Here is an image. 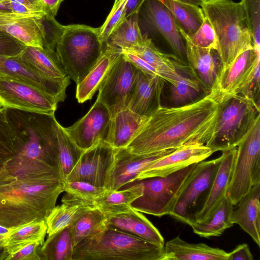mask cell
<instances>
[{"label": "cell", "instance_id": "cell-1", "mask_svg": "<svg viewBox=\"0 0 260 260\" xmlns=\"http://www.w3.org/2000/svg\"><path fill=\"white\" fill-rule=\"evenodd\" d=\"M63 191L57 167L14 157L0 168V225L14 229L45 220Z\"/></svg>", "mask_w": 260, "mask_h": 260}, {"label": "cell", "instance_id": "cell-28", "mask_svg": "<svg viewBox=\"0 0 260 260\" xmlns=\"http://www.w3.org/2000/svg\"><path fill=\"white\" fill-rule=\"evenodd\" d=\"M228 253L204 243H190L179 236L164 245L162 260H228Z\"/></svg>", "mask_w": 260, "mask_h": 260}, {"label": "cell", "instance_id": "cell-27", "mask_svg": "<svg viewBox=\"0 0 260 260\" xmlns=\"http://www.w3.org/2000/svg\"><path fill=\"white\" fill-rule=\"evenodd\" d=\"M148 117L125 108L111 117L104 141L114 149L126 148L138 135Z\"/></svg>", "mask_w": 260, "mask_h": 260}, {"label": "cell", "instance_id": "cell-38", "mask_svg": "<svg viewBox=\"0 0 260 260\" xmlns=\"http://www.w3.org/2000/svg\"><path fill=\"white\" fill-rule=\"evenodd\" d=\"M106 217L97 208L91 209L81 216L70 226L74 247L102 231L106 227Z\"/></svg>", "mask_w": 260, "mask_h": 260}, {"label": "cell", "instance_id": "cell-42", "mask_svg": "<svg viewBox=\"0 0 260 260\" xmlns=\"http://www.w3.org/2000/svg\"><path fill=\"white\" fill-rule=\"evenodd\" d=\"M17 152V145L5 109L2 108L0 109V167L15 157Z\"/></svg>", "mask_w": 260, "mask_h": 260}, {"label": "cell", "instance_id": "cell-26", "mask_svg": "<svg viewBox=\"0 0 260 260\" xmlns=\"http://www.w3.org/2000/svg\"><path fill=\"white\" fill-rule=\"evenodd\" d=\"M106 217L107 226L132 234L160 247H164L162 236L141 212L131 208L126 212Z\"/></svg>", "mask_w": 260, "mask_h": 260}, {"label": "cell", "instance_id": "cell-9", "mask_svg": "<svg viewBox=\"0 0 260 260\" xmlns=\"http://www.w3.org/2000/svg\"><path fill=\"white\" fill-rule=\"evenodd\" d=\"M260 182V116L237 147L226 197L235 205Z\"/></svg>", "mask_w": 260, "mask_h": 260}, {"label": "cell", "instance_id": "cell-25", "mask_svg": "<svg viewBox=\"0 0 260 260\" xmlns=\"http://www.w3.org/2000/svg\"><path fill=\"white\" fill-rule=\"evenodd\" d=\"M215 51L197 46L186 39V60L190 71L207 93L213 87L221 67L219 57L217 58L214 53Z\"/></svg>", "mask_w": 260, "mask_h": 260}, {"label": "cell", "instance_id": "cell-30", "mask_svg": "<svg viewBox=\"0 0 260 260\" xmlns=\"http://www.w3.org/2000/svg\"><path fill=\"white\" fill-rule=\"evenodd\" d=\"M116 190H107L94 203L106 216L124 213L131 209V204L143 194V186L140 180L135 181Z\"/></svg>", "mask_w": 260, "mask_h": 260}, {"label": "cell", "instance_id": "cell-21", "mask_svg": "<svg viewBox=\"0 0 260 260\" xmlns=\"http://www.w3.org/2000/svg\"><path fill=\"white\" fill-rule=\"evenodd\" d=\"M165 80L138 70L127 108L144 117L150 116L161 105Z\"/></svg>", "mask_w": 260, "mask_h": 260}, {"label": "cell", "instance_id": "cell-24", "mask_svg": "<svg viewBox=\"0 0 260 260\" xmlns=\"http://www.w3.org/2000/svg\"><path fill=\"white\" fill-rule=\"evenodd\" d=\"M121 54V49L106 44L95 63L83 79L77 84L76 98L79 103H83L93 97Z\"/></svg>", "mask_w": 260, "mask_h": 260}, {"label": "cell", "instance_id": "cell-40", "mask_svg": "<svg viewBox=\"0 0 260 260\" xmlns=\"http://www.w3.org/2000/svg\"><path fill=\"white\" fill-rule=\"evenodd\" d=\"M107 190L104 187L94 185L84 181L64 182V191L68 197L95 207L94 203Z\"/></svg>", "mask_w": 260, "mask_h": 260}, {"label": "cell", "instance_id": "cell-51", "mask_svg": "<svg viewBox=\"0 0 260 260\" xmlns=\"http://www.w3.org/2000/svg\"><path fill=\"white\" fill-rule=\"evenodd\" d=\"M44 12L48 15L55 17L63 0H39Z\"/></svg>", "mask_w": 260, "mask_h": 260}, {"label": "cell", "instance_id": "cell-46", "mask_svg": "<svg viewBox=\"0 0 260 260\" xmlns=\"http://www.w3.org/2000/svg\"><path fill=\"white\" fill-rule=\"evenodd\" d=\"M260 61L254 66L251 73L244 84L238 90L237 94L243 95L259 106Z\"/></svg>", "mask_w": 260, "mask_h": 260}, {"label": "cell", "instance_id": "cell-31", "mask_svg": "<svg viewBox=\"0 0 260 260\" xmlns=\"http://www.w3.org/2000/svg\"><path fill=\"white\" fill-rule=\"evenodd\" d=\"M19 56L31 68L47 78L60 80L68 76L55 50L26 46Z\"/></svg>", "mask_w": 260, "mask_h": 260}, {"label": "cell", "instance_id": "cell-53", "mask_svg": "<svg viewBox=\"0 0 260 260\" xmlns=\"http://www.w3.org/2000/svg\"><path fill=\"white\" fill-rule=\"evenodd\" d=\"M37 11L44 13L39 0H13ZM46 14V13H45Z\"/></svg>", "mask_w": 260, "mask_h": 260}, {"label": "cell", "instance_id": "cell-11", "mask_svg": "<svg viewBox=\"0 0 260 260\" xmlns=\"http://www.w3.org/2000/svg\"><path fill=\"white\" fill-rule=\"evenodd\" d=\"M142 35L162 41L182 63L186 59V37L169 10L159 0H145L138 12Z\"/></svg>", "mask_w": 260, "mask_h": 260}, {"label": "cell", "instance_id": "cell-35", "mask_svg": "<svg viewBox=\"0 0 260 260\" xmlns=\"http://www.w3.org/2000/svg\"><path fill=\"white\" fill-rule=\"evenodd\" d=\"M47 229L45 220L32 222L12 229L4 247L7 256L32 242H38L43 245Z\"/></svg>", "mask_w": 260, "mask_h": 260}, {"label": "cell", "instance_id": "cell-49", "mask_svg": "<svg viewBox=\"0 0 260 260\" xmlns=\"http://www.w3.org/2000/svg\"><path fill=\"white\" fill-rule=\"evenodd\" d=\"M253 259V255L248 244L246 243L237 246L232 252L228 253V260Z\"/></svg>", "mask_w": 260, "mask_h": 260}, {"label": "cell", "instance_id": "cell-54", "mask_svg": "<svg viewBox=\"0 0 260 260\" xmlns=\"http://www.w3.org/2000/svg\"><path fill=\"white\" fill-rule=\"evenodd\" d=\"M0 13H11L7 0H0Z\"/></svg>", "mask_w": 260, "mask_h": 260}, {"label": "cell", "instance_id": "cell-18", "mask_svg": "<svg viewBox=\"0 0 260 260\" xmlns=\"http://www.w3.org/2000/svg\"><path fill=\"white\" fill-rule=\"evenodd\" d=\"M0 75L9 76L39 88L56 99L63 102L66 91L70 83V77L55 80L39 73L25 63L18 55L0 56Z\"/></svg>", "mask_w": 260, "mask_h": 260}, {"label": "cell", "instance_id": "cell-32", "mask_svg": "<svg viewBox=\"0 0 260 260\" xmlns=\"http://www.w3.org/2000/svg\"><path fill=\"white\" fill-rule=\"evenodd\" d=\"M62 204L55 206L45 219L48 236L72 225L87 211L96 208L64 194Z\"/></svg>", "mask_w": 260, "mask_h": 260}, {"label": "cell", "instance_id": "cell-12", "mask_svg": "<svg viewBox=\"0 0 260 260\" xmlns=\"http://www.w3.org/2000/svg\"><path fill=\"white\" fill-rule=\"evenodd\" d=\"M59 102L52 96L21 80L0 75V107L53 114Z\"/></svg>", "mask_w": 260, "mask_h": 260}, {"label": "cell", "instance_id": "cell-19", "mask_svg": "<svg viewBox=\"0 0 260 260\" xmlns=\"http://www.w3.org/2000/svg\"><path fill=\"white\" fill-rule=\"evenodd\" d=\"M214 151L204 144H193L176 149L153 162L136 177L135 181L166 177L190 165L205 160Z\"/></svg>", "mask_w": 260, "mask_h": 260}, {"label": "cell", "instance_id": "cell-37", "mask_svg": "<svg viewBox=\"0 0 260 260\" xmlns=\"http://www.w3.org/2000/svg\"><path fill=\"white\" fill-rule=\"evenodd\" d=\"M74 244L70 226L48 236L40 247L41 259L72 260Z\"/></svg>", "mask_w": 260, "mask_h": 260}, {"label": "cell", "instance_id": "cell-41", "mask_svg": "<svg viewBox=\"0 0 260 260\" xmlns=\"http://www.w3.org/2000/svg\"><path fill=\"white\" fill-rule=\"evenodd\" d=\"M201 84L196 79L183 77L171 84L170 87L171 102L176 106L191 102L201 92Z\"/></svg>", "mask_w": 260, "mask_h": 260}, {"label": "cell", "instance_id": "cell-8", "mask_svg": "<svg viewBox=\"0 0 260 260\" xmlns=\"http://www.w3.org/2000/svg\"><path fill=\"white\" fill-rule=\"evenodd\" d=\"M198 163L166 177L140 180L143 186V194L131 204V207L155 216L170 215L191 179Z\"/></svg>", "mask_w": 260, "mask_h": 260}, {"label": "cell", "instance_id": "cell-52", "mask_svg": "<svg viewBox=\"0 0 260 260\" xmlns=\"http://www.w3.org/2000/svg\"><path fill=\"white\" fill-rule=\"evenodd\" d=\"M145 0H127L125 7V19L134 14L138 13Z\"/></svg>", "mask_w": 260, "mask_h": 260}, {"label": "cell", "instance_id": "cell-7", "mask_svg": "<svg viewBox=\"0 0 260 260\" xmlns=\"http://www.w3.org/2000/svg\"><path fill=\"white\" fill-rule=\"evenodd\" d=\"M260 116L259 106L239 94L222 96L212 135L205 144L214 152L236 148Z\"/></svg>", "mask_w": 260, "mask_h": 260}, {"label": "cell", "instance_id": "cell-23", "mask_svg": "<svg viewBox=\"0 0 260 260\" xmlns=\"http://www.w3.org/2000/svg\"><path fill=\"white\" fill-rule=\"evenodd\" d=\"M260 182L233 205L232 224H238L260 247Z\"/></svg>", "mask_w": 260, "mask_h": 260}, {"label": "cell", "instance_id": "cell-58", "mask_svg": "<svg viewBox=\"0 0 260 260\" xmlns=\"http://www.w3.org/2000/svg\"><path fill=\"white\" fill-rule=\"evenodd\" d=\"M7 256L4 247H0V260H5Z\"/></svg>", "mask_w": 260, "mask_h": 260}, {"label": "cell", "instance_id": "cell-55", "mask_svg": "<svg viewBox=\"0 0 260 260\" xmlns=\"http://www.w3.org/2000/svg\"><path fill=\"white\" fill-rule=\"evenodd\" d=\"M177 1H178L179 2H182L184 3H186V4L196 6H199L200 7L202 5L203 2H204V0H177Z\"/></svg>", "mask_w": 260, "mask_h": 260}, {"label": "cell", "instance_id": "cell-36", "mask_svg": "<svg viewBox=\"0 0 260 260\" xmlns=\"http://www.w3.org/2000/svg\"><path fill=\"white\" fill-rule=\"evenodd\" d=\"M146 36L142 35L138 13L126 18L108 38L106 44L121 49H132L145 43Z\"/></svg>", "mask_w": 260, "mask_h": 260}, {"label": "cell", "instance_id": "cell-2", "mask_svg": "<svg viewBox=\"0 0 260 260\" xmlns=\"http://www.w3.org/2000/svg\"><path fill=\"white\" fill-rule=\"evenodd\" d=\"M221 98L211 90L186 104L161 105L147 117L126 148L136 154H150L189 144L205 145L212 135Z\"/></svg>", "mask_w": 260, "mask_h": 260}, {"label": "cell", "instance_id": "cell-22", "mask_svg": "<svg viewBox=\"0 0 260 260\" xmlns=\"http://www.w3.org/2000/svg\"><path fill=\"white\" fill-rule=\"evenodd\" d=\"M236 153L237 147L222 152L219 168L207 198L202 207L194 214L192 220L190 221L204 222L207 220L226 197Z\"/></svg>", "mask_w": 260, "mask_h": 260}, {"label": "cell", "instance_id": "cell-17", "mask_svg": "<svg viewBox=\"0 0 260 260\" xmlns=\"http://www.w3.org/2000/svg\"><path fill=\"white\" fill-rule=\"evenodd\" d=\"M111 118L107 108L96 100L83 117L64 129L76 145L84 151L104 141Z\"/></svg>", "mask_w": 260, "mask_h": 260}, {"label": "cell", "instance_id": "cell-33", "mask_svg": "<svg viewBox=\"0 0 260 260\" xmlns=\"http://www.w3.org/2000/svg\"><path fill=\"white\" fill-rule=\"evenodd\" d=\"M233 205L226 196L207 220L204 222L192 221L187 224L201 237L208 238L220 236L226 229L234 225L231 222Z\"/></svg>", "mask_w": 260, "mask_h": 260}, {"label": "cell", "instance_id": "cell-47", "mask_svg": "<svg viewBox=\"0 0 260 260\" xmlns=\"http://www.w3.org/2000/svg\"><path fill=\"white\" fill-rule=\"evenodd\" d=\"M25 45L0 29V56H14L19 55Z\"/></svg>", "mask_w": 260, "mask_h": 260}, {"label": "cell", "instance_id": "cell-5", "mask_svg": "<svg viewBox=\"0 0 260 260\" xmlns=\"http://www.w3.org/2000/svg\"><path fill=\"white\" fill-rule=\"evenodd\" d=\"M164 247L106 225L73 250L72 260H162Z\"/></svg>", "mask_w": 260, "mask_h": 260}, {"label": "cell", "instance_id": "cell-45", "mask_svg": "<svg viewBox=\"0 0 260 260\" xmlns=\"http://www.w3.org/2000/svg\"><path fill=\"white\" fill-rule=\"evenodd\" d=\"M186 39L197 46L216 50L217 40L214 30L209 19L205 16L196 32Z\"/></svg>", "mask_w": 260, "mask_h": 260}, {"label": "cell", "instance_id": "cell-15", "mask_svg": "<svg viewBox=\"0 0 260 260\" xmlns=\"http://www.w3.org/2000/svg\"><path fill=\"white\" fill-rule=\"evenodd\" d=\"M175 149L150 154H138L126 148L116 149L108 171L104 187L108 190L120 189L135 181L137 175L148 166Z\"/></svg>", "mask_w": 260, "mask_h": 260}, {"label": "cell", "instance_id": "cell-56", "mask_svg": "<svg viewBox=\"0 0 260 260\" xmlns=\"http://www.w3.org/2000/svg\"><path fill=\"white\" fill-rule=\"evenodd\" d=\"M11 229L7 228L6 227H5L4 226L0 225V234L1 235H9V234L11 231Z\"/></svg>", "mask_w": 260, "mask_h": 260}, {"label": "cell", "instance_id": "cell-59", "mask_svg": "<svg viewBox=\"0 0 260 260\" xmlns=\"http://www.w3.org/2000/svg\"><path fill=\"white\" fill-rule=\"evenodd\" d=\"M2 108L0 107V109H1Z\"/></svg>", "mask_w": 260, "mask_h": 260}, {"label": "cell", "instance_id": "cell-10", "mask_svg": "<svg viewBox=\"0 0 260 260\" xmlns=\"http://www.w3.org/2000/svg\"><path fill=\"white\" fill-rule=\"evenodd\" d=\"M64 25L47 14L25 15L0 13V29L26 46L55 50Z\"/></svg>", "mask_w": 260, "mask_h": 260}, {"label": "cell", "instance_id": "cell-48", "mask_svg": "<svg viewBox=\"0 0 260 260\" xmlns=\"http://www.w3.org/2000/svg\"><path fill=\"white\" fill-rule=\"evenodd\" d=\"M42 245L38 242L29 243L17 251L8 254L5 260H41L39 250Z\"/></svg>", "mask_w": 260, "mask_h": 260}, {"label": "cell", "instance_id": "cell-50", "mask_svg": "<svg viewBox=\"0 0 260 260\" xmlns=\"http://www.w3.org/2000/svg\"><path fill=\"white\" fill-rule=\"evenodd\" d=\"M11 13L25 15L39 16L46 14L37 11L13 0H7Z\"/></svg>", "mask_w": 260, "mask_h": 260}, {"label": "cell", "instance_id": "cell-43", "mask_svg": "<svg viewBox=\"0 0 260 260\" xmlns=\"http://www.w3.org/2000/svg\"><path fill=\"white\" fill-rule=\"evenodd\" d=\"M127 0H115L113 6L103 24L99 27V37L106 45L111 34L125 19V7Z\"/></svg>", "mask_w": 260, "mask_h": 260}, {"label": "cell", "instance_id": "cell-14", "mask_svg": "<svg viewBox=\"0 0 260 260\" xmlns=\"http://www.w3.org/2000/svg\"><path fill=\"white\" fill-rule=\"evenodd\" d=\"M138 70L122 54L100 87L96 100L107 108L111 117L127 108Z\"/></svg>", "mask_w": 260, "mask_h": 260}, {"label": "cell", "instance_id": "cell-13", "mask_svg": "<svg viewBox=\"0 0 260 260\" xmlns=\"http://www.w3.org/2000/svg\"><path fill=\"white\" fill-rule=\"evenodd\" d=\"M221 155L198 164L194 174L179 197L170 216L187 224L203 206L219 168ZM198 210V211H199Z\"/></svg>", "mask_w": 260, "mask_h": 260}, {"label": "cell", "instance_id": "cell-16", "mask_svg": "<svg viewBox=\"0 0 260 260\" xmlns=\"http://www.w3.org/2000/svg\"><path fill=\"white\" fill-rule=\"evenodd\" d=\"M115 150L104 141L84 150L64 182L84 181L104 187Z\"/></svg>", "mask_w": 260, "mask_h": 260}, {"label": "cell", "instance_id": "cell-3", "mask_svg": "<svg viewBox=\"0 0 260 260\" xmlns=\"http://www.w3.org/2000/svg\"><path fill=\"white\" fill-rule=\"evenodd\" d=\"M18 148L15 157L39 160L58 168L55 114L5 108Z\"/></svg>", "mask_w": 260, "mask_h": 260}, {"label": "cell", "instance_id": "cell-57", "mask_svg": "<svg viewBox=\"0 0 260 260\" xmlns=\"http://www.w3.org/2000/svg\"><path fill=\"white\" fill-rule=\"evenodd\" d=\"M8 236V235H1L0 234V247H5V246L6 245Z\"/></svg>", "mask_w": 260, "mask_h": 260}, {"label": "cell", "instance_id": "cell-20", "mask_svg": "<svg viewBox=\"0 0 260 260\" xmlns=\"http://www.w3.org/2000/svg\"><path fill=\"white\" fill-rule=\"evenodd\" d=\"M259 61L260 49L253 47L243 52L229 64L221 68L211 90L222 96L237 94Z\"/></svg>", "mask_w": 260, "mask_h": 260}, {"label": "cell", "instance_id": "cell-4", "mask_svg": "<svg viewBox=\"0 0 260 260\" xmlns=\"http://www.w3.org/2000/svg\"><path fill=\"white\" fill-rule=\"evenodd\" d=\"M201 8L210 22L216 40V51L223 68L253 44L244 9L233 0H204Z\"/></svg>", "mask_w": 260, "mask_h": 260}, {"label": "cell", "instance_id": "cell-6", "mask_svg": "<svg viewBox=\"0 0 260 260\" xmlns=\"http://www.w3.org/2000/svg\"><path fill=\"white\" fill-rule=\"evenodd\" d=\"M99 27L84 24L64 25L55 48L67 75L80 83L95 63L105 47Z\"/></svg>", "mask_w": 260, "mask_h": 260}, {"label": "cell", "instance_id": "cell-60", "mask_svg": "<svg viewBox=\"0 0 260 260\" xmlns=\"http://www.w3.org/2000/svg\"><path fill=\"white\" fill-rule=\"evenodd\" d=\"M1 168V167H0Z\"/></svg>", "mask_w": 260, "mask_h": 260}, {"label": "cell", "instance_id": "cell-34", "mask_svg": "<svg viewBox=\"0 0 260 260\" xmlns=\"http://www.w3.org/2000/svg\"><path fill=\"white\" fill-rule=\"evenodd\" d=\"M169 10L186 38L192 36L203 23L205 16L200 7L177 0H159Z\"/></svg>", "mask_w": 260, "mask_h": 260}, {"label": "cell", "instance_id": "cell-44", "mask_svg": "<svg viewBox=\"0 0 260 260\" xmlns=\"http://www.w3.org/2000/svg\"><path fill=\"white\" fill-rule=\"evenodd\" d=\"M246 13L253 46L260 49V0H241Z\"/></svg>", "mask_w": 260, "mask_h": 260}, {"label": "cell", "instance_id": "cell-29", "mask_svg": "<svg viewBox=\"0 0 260 260\" xmlns=\"http://www.w3.org/2000/svg\"><path fill=\"white\" fill-rule=\"evenodd\" d=\"M121 50L137 55L152 66L161 78L170 84L174 83L183 77L178 68L180 64L179 62H181L174 55L161 51L151 39L146 36L143 45L132 49Z\"/></svg>", "mask_w": 260, "mask_h": 260}, {"label": "cell", "instance_id": "cell-39", "mask_svg": "<svg viewBox=\"0 0 260 260\" xmlns=\"http://www.w3.org/2000/svg\"><path fill=\"white\" fill-rule=\"evenodd\" d=\"M58 169L63 182L84 151L79 148L58 122L57 123Z\"/></svg>", "mask_w": 260, "mask_h": 260}]
</instances>
